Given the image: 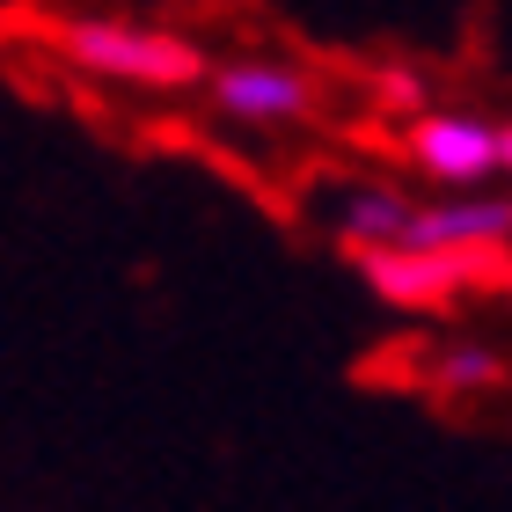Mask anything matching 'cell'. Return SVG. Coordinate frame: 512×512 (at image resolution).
Instances as JSON below:
<instances>
[{
  "label": "cell",
  "instance_id": "obj_1",
  "mask_svg": "<svg viewBox=\"0 0 512 512\" xmlns=\"http://www.w3.org/2000/svg\"><path fill=\"white\" fill-rule=\"evenodd\" d=\"M59 52L96 74L110 88H147V96H176V88L205 81V44L183 30H154V22H125V15H74L59 22Z\"/></svg>",
  "mask_w": 512,
  "mask_h": 512
},
{
  "label": "cell",
  "instance_id": "obj_2",
  "mask_svg": "<svg viewBox=\"0 0 512 512\" xmlns=\"http://www.w3.org/2000/svg\"><path fill=\"white\" fill-rule=\"evenodd\" d=\"M205 81H213V110L249 132H286L315 110V81L293 59H227L205 66Z\"/></svg>",
  "mask_w": 512,
  "mask_h": 512
},
{
  "label": "cell",
  "instance_id": "obj_3",
  "mask_svg": "<svg viewBox=\"0 0 512 512\" xmlns=\"http://www.w3.org/2000/svg\"><path fill=\"white\" fill-rule=\"evenodd\" d=\"M410 161L417 176L447 183V191H483L498 176V125L476 118V110H417Z\"/></svg>",
  "mask_w": 512,
  "mask_h": 512
},
{
  "label": "cell",
  "instance_id": "obj_4",
  "mask_svg": "<svg viewBox=\"0 0 512 512\" xmlns=\"http://www.w3.org/2000/svg\"><path fill=\"white\" fill-rule=\"evenodd\" d=\"M483 264L491 256H454V249H403V242H388V249H366L359 256V271H366V286H374L388 308H447L454 293H469Z\"/></svg>",
  "mask_w": 512,
  "mask_h": 512
},
{
  "label": "cell",
  "instance_id": "obj_5",
  "mask_svg": "<svg viewBox=\"0 0 512 512\" xmlns=\"http://www.w3.org/2000/svg\"><path fill=\"white\" fill-rule=\"evenodd\" d=\"M403 249L498 256V249H512V198L505 191H454V198H439V205H410Z\"/></svg>",
  "mask_w": 512,
  "mask_h": 512
},
{
  "label": "cell",
  "instance_id": "obj_6",
  "mask_svg": "<svg viewBox=\"0 0 512 512\" xmlns=\"http://www.w3.org/2000/svg\"><path fill=\"white\" fill-rule=\"evenodd\" d=\"M403 227H410V191H395V183H352L337 198V242L359 256L403 242Z\"/></svg>",
  "mask_w": 512,
  "mask_h": 512
},
{
  "label": "cell",
  "instance_id": "obj_7",
  "mask_svg": "<svg viewBox=\"0 0 512 512\" xmlns=\"http://www.w3.org/2000/svg\"><path fill=\"white\" fill-rule=\"evenodd\" d=\"M505 374L498 352H483V344H454V352H439L432 359V388L439 395H476V388H491Z\"/></svg>",
  "mask_w": 512,
  "mask_h": 512
},
{
  "label": "cell",
  "instance_id": "obj_8",
  "mask_svg": "<svg viewBox=\"0 0 512 512\" xmlns=\"http://www.w3.org/2000/svg\"><path fill=\"white\" fill-rule=\"evenodd\" d=\"M381 103H388V110H410V118H417V110H425V81H417L410 66H381Z\"/></svg>",
  "mask_w": 512,
  "mask_h": 512
},
{
  "label": "cell",
  "instance_id": "obj_9",
  "mask_svg": "<svg viewBox=\"0 0 512 512\" xmlns=\"http://www.w3.org/2000/svg\"><path fill=\"white\" fill-rule=\"evenodd\" d=\"M498 169L512 176V125H498Z\"/></svg>",
  "mask_w": 512,
  "mask_h": 512
}]
</instances>
